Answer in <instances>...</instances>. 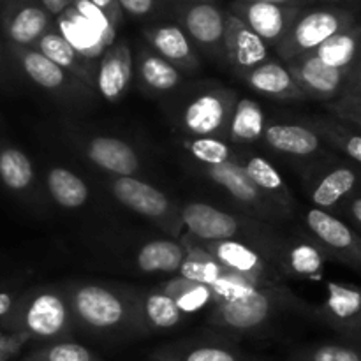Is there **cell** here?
<instances>
[{
  "instance_id": "cell-42",
  "label": "cell",
  "mask_w": 361,
  "mask_h": 361,
  "mask_svg": "<svg viewBox=\"0 0 361 361\" xmlns=\"http://www.w3.org/2000/svg\"><path fill=\"white\" fill-rule=\"evenodd\" d=\"M23 361H102L85 345L71 341L48 342L25 356Z\"/></svg>"
},
{
  "instance_id": "cell-51",
  "label": "cell",
  "mask_w": 361,
  "mask_h": 361,
  "mask_svg": "<svg viewBox=\"0 0 361 361\" xmlns=\"http://www.w3.org/2000/svg\"><path fill=\"white\" fill-rule=\"evenodd\" d=\"M175 4H189V2H217V0H171Z\"/></svg>"
},
{
  "instance_id": "cell-22",
  "label": "cell",
  "mask_w": 361,
  "mask_h": 361,
  "mask_svg": "<svg viewBox=\"0 0 361 361\" xmlns=\"http://www.w3.org/2000/svg\"><path fill=\"white\" fill-rule=\"evenodd\" d=\"M224 59L238 76L270 59V46L229 11H226Z\"/></svg>"
},
{
  "instance_id": "cell-40",
  "label": "cell",
  "mask_w": 361,
  "mask_h": 361,
  "mask_svg": "<svg viewBox=\"0 0 361 361\" xmlns=\"http://www.w3.org/2000/svg\"><path fill=\"white\" fill-rule=\"evenodd\" d=\"M289 361H361L360 341L317 342L296 349Z\"/></svg>"
},
{
  "instance_id": "cell-39",
  "label": "cell",
  "mask_w": 361,
  "mask_h": 361,
  "mask_svg": "<svg viewBox=\"0 0 361 361\" xmlns=\"http://www.w3.org/2000/svg\"><path fill=\"white\" fill-rule=\"evenodd\" d=\"M326 108L331 116L348 122L361 133V59L349 73L344 90Z\"/></svg>"
},
{
  "instance_id": "cell-7",
  "label": "cell",
  "mask_w": 361,
  "mask_h": 361,
  "mask_svg": "<svg viewBox=\"0 0 361 361\" xmlns=\"http://www.w3.org/2000/svg\"><path fill=\"white\" fill-rule=\"evenodd\" d=\"M108 189L113 200L154 222L171 238L178 240L185 233L180 207L152 183L137 176H111L108 178Z\"/></svg>"
},
{
  "instance_id": "cell-13",
  "label": "cell",
  "mask_w": 361,
  "mask_h": 361,
  "mask_svg": "<svg viewBox=\"0 0 361 361\" xmlns=\"http://www.w3.org/2000/svg\"><path fill=\"white\" fill-rule=\"evenodd\" d=\"M310 314L341 338L361 342V286L326 282V296Z\"/></svg>"
},
{
  "instance_id": "cell-56",
  "label": "cell",
  "mask_w": 361,
  "mask_h": 361,
  "mask_svg": "<svg viewBox=\"0 0 361 361\" xmlns=\"http://www.w3.org/2000/svg\"><path fill=\"white\" fill-rule=\"evenodd\" d=\"M0 123H2V120H0Z\"/></svg>"
},
{
  "instance_id": "cell-10",
  "label": "cell",
  "mask_w": 361,
  "mask_h": 361,
  "mask_svg": "<svg viewBox=\"0 0 361 361\" xmlns=\"http://www.w3.org/2000/svg\"><path fill=\"white\" fill-rule=\"evenodd\" d=\"M235 90L228 87H207L190 95L176 111V123L187 137H222L226 136L229 116L235 106Z\"/></svg>"
},
{
  "instance_id": "cell-27",
  "label": "cell",
  "mask_w": 361,
  "mask_h": 361,
  "mask_svg": "<svg viewBox=\"0 0 361 361\" xmlns=\"http://www.w3.org/2000/svg\"><path fill=\"white\" fill-rule=\"evenodd\" d=\"M328 261L330 257L307 233L302 238L282 243L281 254H279V270L284 277L321 281Z\"/></svg>"
},
{
  "instance_id": "cell-20",
  "label": "cell",
  "mask_w": 361,
  "mask_h": 361,
  "mask_svg": "<svg viewBox=\"0 0 361 361\" xmlns=\"http://www.w3.org/2000/svg\"><path fill=\"white\" fill-rule=\"evenodd\" d=\"M263 141L268 148L296 161L312 162L326 154L319 134L303 122H268L264 127Z\"/></svg>"
},
{
  "instance_id": "cell-37",
  "label": "cell",
  "mask_w": 361,
  "mask_h": 361,
  "mask_svg": "<svg viewBox=\"0 0 361 361\" xmlns=\"http://www.w3.org/2000/svg\"><path fill=\"white\" fill-rule=\"evenodd\" d=\"M180 240L185 245V257L176 275L204 286H214L226 271L222 264L200 242L187 236L185 233L180 236Z\"/></svg>"
},
{
  "instance_id": "cell-9",
  "label": "cell",
  "mask_w": 361,
  "mask_h": 361,
  "mask_svg": "<svg viewBox=\"0 0 361 361\" xmlns=\"http://www.w3.org/2000/svg\"><path fill=\"white\" fill-rule=\"evenodd\" d=\"M9 55L21 73L42 92L55 97L63 106H74V108H85L94 101L95 90L87 87L83 81L74 78L67 71L60 69L56 63L46 59L42 53L35 48H21V46H9Z\"/></svg>"
},
{
  "instance_id": "cell-47",
  "label": "cell",
  "mask_w": 361,
  "mask_h": 361,
  "mask_svg": "<svg viewBox=\"0 0 361 361\" xmlns=\"http://www.w3.org/2000/svg\"><path fill=\"white\" fill-rule=\"evenodd\" d=\"M88 2H92L97 9H101L102 13L106 14V18L111 21L113 27L118 28V25L122 23L123 20V11L120 9L116 0H88Z\"/></svg>"
},
{
  "instance_id": "cell-52",
  "label": "cell",
  "mask_w": 361,
  "mask_h": 361,
  "mask_svg": "<svg viewBox=\"0 0 361 361\" xmlns=\"http://www.w3.org/2000/svg\"><path fill=\"white\" fill-rule=\"evenodd\" d=\"M4 62V46H2V41H0V63Z\"/></svg>"
},
{
  "instance_id": "cell-2",
  "label": "cell",
  "mask_w": 361,
  "mask_h": 361,
  "mask_svg": "<svg viewBox=\"0 0 361 361\" xmlns=\"http://www.w3.org/2000/svg\"><path fill=\"white\" fill-rule=\"evenodd\" d=\"M63 288L76 326L97 335L134 331L136 289L104 282H74Z\"/></svg>"
},
{
  "instance_id": "cell-26",
  "label": "cell",
  "mask_w": 361,
  "mask_h": 361,
  "mask_svg": "<svg viewBox=\"0 0 361 361\" xmlns=\"http://www.w3.org/2000/svg\"><path fill=\"white\" fill-rule=\"evenodd\" d=\"M236 162L242 166L245 175L257 187V190L264 197H268L286 215V219L291 217L296 208V201L277 168L268 159L261 157V155L245 154V152H238Z\"/></svg>"
},
{
  "instance_id": "cell-49",
  "label": "cell",
  "mask_w": 361,
  "mask_h": 361,
  "mask_svg": "<svg viewBox=\"0 0 361 361\" xmlns=\"http://www.w3.org/2000/svg\"><path fill=\"white\" fill-rule=\"evenodd\" d=\"M39 2L42 4V7H44V9L48 11L53 18L59 16L62 11H66L67 7L71 6L69 0H39Z\"/></svg>"
},
{
  "instance_id": "cell-16",
  "label": "cell",
  "mask_w": 361,
  "mask_h": 361,
  "mask_svg": "<svg viewBox=\"0 0 361 361\" xmlns=\"http://www.w3.org/2000/svg\"><path fill=\"white\" fill-rule=\"evenodd\" d=\"M303 9L305 7L302 6H281V4L245 2V0H231L228 7L229 13L235 14L257 37L274 48L286 37Z\"/></svg>"
},
{
  "instance_id": "cell-50",
  "label": "cell",
  "mask_w": 361,
  "mask_h": 361,
  "mask_svg": "<svg viewBox=\"0 0 361 361\" xmlns=\"http://www.w3.org/2000/svg\"><path fill=\"white\" fill-rule=\"evenodd\" d=\"M245 2H267V4H281V6H302L305 7L312 0H245Z\"/></svg>"
},
{
  "instance_id": "cell-1",
  "label": "cell",
  "mask_w": 361,
  "mask_h": 361,
  "mask_svg": "<svg viewBox=\"0 0 361 361\" xmlns=\"http://www.w3.org/2000/svg\"><path fill=\"white\" fill-rule=\"evenodd\" d=\"M185 235L197 242H221V240H240L259 252H263L279 270V254L282 243L263 221L247 214H231L208 203H185L180 207ZM281 271V270H279Z\"/></svg>"
},
{
  "instance_id": "cell-21",
  "label": "cell",
  "mask_w": 361,
  "mask_h": 361,
  "mask_svg": "<svg viewBox=\"0 0 361 361\" xmlns=\"http://www.w3.org/2000/svg\"><path fill=\"white\" fill-rule=\"evenodd\" d=\"M133 49L127 41H115L99 59L94 88L104 101L118 102L133 83Z\"/></svg>"
},
{
  "instance_id": "cell-4",
  "label": "cell",
  "mask_w": 361,
  "mask_h": 361,
  "mask_svg": "<svg viewBox=\"0 0 361 361\" xmlns=\"http://www.w3.org/2000/svg\"><path fill=\"white\" fill-rule=\"evenodd\" d=\"M208 324L229 335H252L263 331L282 312H310L309 303L296 296L288 286L263 288L243 298L212 305Z\"/></svg>"
},
{
  "instance_id": "cell-15",
  "label": "cell",
  "mask_w": 361,
  "mask_h": 361,
  "mask_svg": "<svg viewBox=\"0 0 361 361\" xmlns=\"http://www.w3.org/2000/svg\"><path fill=\"white\" fill-rule=\"evenodd\" d=\"M175 18L192 44L215 56H224L226 11L217 2L176 4Z\"/></svg>"
},
{
  "instance_id": "cell-36",
  "label": "cell",
  "mask_w": 361,
  "mask_h": 361,
  "mask_svg": "<svg viewBox=\"0 0 361 361\" xmlns=\"http://www.w3.org/2000/svg\"><path fill=\"white\" fill-rule=\"evenodd\" d=\"M307 123L316 130L324 143L331 145L344 157L361 166V133L348 122L335 116H310Z\"/></svg>"
},
{
  "instance_id": "cell-41",
  "label": "cell",
  "mask_w": 361,
  "mask_h": 361,
  "mask_svg": "<svg viewBox=\"0 0 361 361\" xmlns=\"http://www.w3.org/2000/svg\"><path fill=\"white\" fill-rule=\"evenodd\" d=\"M187 154L197 162V166H221L235 162L238 152L229 147L222 137H185L182 141Z\"/></svg>"
},
{
  "instance_id": "cell-6",
  "label": "cell",
  "mask_w": 361,
  "mask_h": 361,
  "mask_svg": "<svg viewBox=\"0 0 361 361\" xmlns=\"http://www.w3.org/2000/svg\"><path fill=\"white\" fill-rule=\"evenodd\" d=\"M355 23H358V11L353 7L303 9L286 37L275 46V51L282 63H289L298 56L314 51L324 41Z\"/></svg>"
},
{
  "instance_id": "cell-14",
  "label": "cell",
  "mask_w": 361,
  "mask_h": 361,
  "mask_svg": "<svg viewBox=\"0 0 361 361\" xmlns=\"http://www.w3.org/2000/svg\"><path fill=\"white\" fill-rule=\"evenodd\" d=\"M200 243L222 264L224 270L243 275L247 279H252L261 288L286 286L284 275L275 268V264L263 252L254 249L249 243L240 242V240H221V242Z\"/></svg>"
},
{
  "instance_id": "cell-45",
  "label": "cell",
  "mask_w": 361,
  "mask_h": 361,
  "mask_svg": "<svg viewBox=\"0 0 361 361\" xmlns=\"http://www.w3.org/2000/svg\"><path fill=\"white\" fill-rule=\"evenodd\" d=\"M27 338L20 334H6L0 328V361H9L14 355L21 351L25 344H27Z\"/></svg>"
},
{
  "instance_id": "cell-28",
  "label": "cell",
  "mask_w": 361,
  "mask_h": 361,
  "mask_svg": "<svg viewBox=\"0 0 361 361\" xmlns=\"http://www.w3.org/2000/svg\"><path fill=\"white\" fill-rule=\"evenodd\" d=\"M150 361H247L238 348L226 341H183L161 345Z\"/></svg>"
},
{
  "instance_id": "cell-55",
  "label": "cell",
  "mask_w": 361,
  "mask_h": 361,
  "mask_svg": "<svg viewBox=\"0 0 361 361\" xmlns=\"http://www.w3.org/2000/svg\"><path fill=\"white\" fill-rule=\"evenodd\" d=\"M69 2H71V4H73V2H76V0H69Z\"/></svg>"
},
{
  "instance_id": "cell-34",
  "label": "cell",
  "mask_w": 361,
  "mask_h": 361,
  "mask_svg": "<svg viewBox=\"0 0 361 361\" xmlns=\"http://www.w3.org/2000/svg\"><path fill=\"white\" fill-rule=\"evenodd\" d=\"M310 53L335 69H353L361 59V23L338 32Z\"/></svg>"
},
{
  "instance_id": "cell-5",
  "label": "cell",
  "mask_w": 361,
  "mask_h": 361,
  "mask_svg": "<svg viewBox=\"0 0 361 361\" xmlns=\"http://www.w3.org/2000/svg\"><path fill=\"white\" fill-rule=\"evenodd\" d=\"M303 180L314 208L331 214H337L345 201L361 194V166L330 152L309 162Z\"/></svg>"
},
{
  "instance_id": "cell-38",
  "label": "cell",
  "mask_w": 361,
  "mask_h": 361,
  "mask_svg": "<svg viewBox=\"0 0 361 361\" xmlns=\"http://www.w3.org/2000/svg\"><path fill=\"white\" fill-rule=\"evenodd\" d=\"M161 288L164 289L166 295L171 296V300L185 317L214 305V295H212L210 286L178 277V275L162 282Z\"/></svg>"
},
{
  "instance_id": "cell-48",
  "label": "cell",
  "mask_w": 361,
  "mask_h": 361,
  "mask_svg": "<svg viewBox=\"0 0 361 361\" xmlns=\"http://www.w3.org/2000/svg\"><path fill=\"white\" fill-rule=\"evenodd\" d=\"M18 296L20 295H14V293H0V319L9 316L13 312L14 305L18 302Z\"/></svg>"
},
{
  "instance_id": "cell-53",
  "label": "cell",
  "mask_w": 361,
  "mask_h": 361,
  "mask_svg": "<svg viewBox=\"0 0 361 361\" xmlns=\"http://www.w3.org/2000/svg\"><path fill=\"white\" fill-rule=\"evenodd\" d=\"M335 2H361V0H335Z\"/></svg>"
},
{
  "instance_id": "cell-12",
  "label": "cell",
  "mask_w": 361,
  "mask_h": 361,
  "mask_svg": "<svg viewBox=\"0 0 361 361\" xmlns=\"http://www.w3.org/2000/svg\"><path fill=\"white\" fill-rule=\"evenodd\" d=\"M201 175L217 187L224 189L243 214L263 222H279L286 215L257 190L238 162H226L221 166H196Z\"/></svg>"
},
{
  "instance_id": "cell-46",
  "label": "cell",
  "mask_w": 361,
  "mask_h": 361,
  "mask_svg": "<svg viewBox=\"0 0 361 361\" xmlns=\"http://www.w3.org/2000/svg\"><path fill=\"white\" fill-rule=\"evenodd\" d=\"M337 214L342 215V219H344L345 222H349V224L361 235V194L351 197L349 201H345V203L338 208Z\"/></svg>"
},
{
  "instance_id": "cell-43",
  "label": "cell",
  "mask_w": 361,
  "mask_h": 361,
  "mask_svg": "<svg viewBox=\"0 0 361 361\" xmlns=\"http://www.w3.org/2000/svg\"><path fill=\"white\" fill-rule=\"evenodd\" d=\"M212 295H214V305L215 303L222 302H231V300L243 298V296L250 295V293L257 291V289H263L257 282H254L252 279H247L243 275L233 274V271L226 270L222 274V277L215 282L214 286H210Z\"/></svg>"
},
{
  "instance_id": "cell-23",
  "label": "cell",
  "mask_w": 361,
  "mask_h": 361,
  "mask_svg": "<svg viewBox=\"0 0 361 361\" xmlns=\"http://www.w3.org/2000/svg\"><path fill=\"white\" fill-rule=\"evenodd\" d=\"M185 316L171 296L159 288L136 291L134 302V334H161L183 323Z\"/></svg>"
},
{
  "instance_id": "cell-8",
  "label": "cell",
  "mask_w": 361,
  "mask_h": 361,
  "mask_svg": "<svg viewBox=\"0 0 361 361\" xmlns=\"http://www.w3.org/2000/svg\"><path fill=\"white\" fill-rule=\"evenodd\" d=\"M55 27L83 59L94 63L116 41V28L88 0L71 4L55 18Z\"/></svg>"
},
{
  "instance_id": "cell-54",
  "label": "cell",
  "mask_w": 361,
  "mask_h": 361,
  "mask_svg": "<svg viewBox=\"0 0 361 361\" xmlns=\"http://www.w3.org/2000/svg\"><path fill=\"white\" fill-rule=\"evenodd\" d=\"M6 2H9V0H2V4H6Z\"/></svg>"
},
{
  "instance_id": "cell-31",
  "label": "cell",
  "mask_w": 361,
  "mask_h": 361,
  "mask_svg": "<svg viewBox=\"0 0 361 361\" xmlns=\"http://www.w3.org/2000/svg\"><path fill=\"white\" fill-rule=\"evenodd\" d=\"M268 118L257 101L250 97H238L233 106L224 140L233 145L247 147L263 140Z\"/></svg>"
},
{
  "instance_id": "cell-44",
  "label": "cell",
  "mask_w": 361,
  "mask_h": 361,
  "mask_svg": "<svg viewBox=\"0 0 361 361\" xmlns=\"http://www.w3.org/2000/svg\"><path fill=\"white\" fill-rule=\"evenodd\" d=\"M120 9L133 18H148L161 7V0H116Z\"/></svg>"
},
{
  "instance_id": "cell-33",
  "label": "cell",
  "mask_w": 361,
  "mask_h": 361,
  "mask_svg": "<svg viewBox=\"0 0 361 361\" xmlns=\"http://www.w3.org/2000/svg\"><path fill=\"white\" fill-rule=\"evenodd\" d=\"M185 257L182 240H152L136 250V267L143 274H178Z\"/></svg>"
},
{
  "instance_id": "cell-19",
  "label": "cell",
  "mask_w": 361,
  "mask_h": 361,
  "mask_svg": "<svg viewBox=\"0 0 361 361\" xmlns=\"http://www.w3.org/2000/svg\"><path fill=\"white\" fill-rule=\"evenodd\" d=\"M286 66L305 97L324 104H330L341 95L351 73V69H335L326 66L312 53L298 56Z\"/></svg>"
},
{
  "instance_id": "cell-32",
  "label": "cell",
  "mask_w": 361,
  "mask_h": 361,
  "mask_svg": "<svg viewBox=\"0 0 361 361\" xmlns=\"http://www.w3.org/2000/svg\"><path fill=\"white\" fill-rule=\"evenodd\" d=\"M137 76L150 94H169L183 83V74L162 59L150 46H143L137 55Z\"/></svg>"
},
{
  "instance_id": "cell-35",
  "label": "cell",
  "mask_w": 361,
  "mask_h": 361,
  "mask_svg": "<svg viewBox=\"0 0 361 361\" xmlns=\"http://www.w3.org/2000/svg\"><path fill=\"white\" fill-rule=\"evenodd\" d=\"M46 190L49 197L66 210H76L87 204L90 190L85 180L63 166H51L46 171Z\"/></svg>"
},
{
  "instance_id": "cell-17",
  "label": "cell",
  "mask_w": 361,
  "mask_h": 361,
  "mask_svg": "<svg viewBox=\"0 0 361 361\" xmlns=\"http://www.w3.org/2000/svg\"><path fill=\"white\" fill-rule=\"evenodd\" d=\"M0 23L7 44L34 48L35 42L55 25V18L39 0H9L2 6Z\"/></svg>"
},
{
  "instance_id": "cell-11",
  "label": "cell",
  "mask_w": 361,
  "mask_h": 361,
  "mask_svg": "<svg viewBox=\"0 0 361 361\" xmlns=\"http://www.w3.org/2000/svg\"><path fill=\"white\" fill-rule=\"evenodd\" d=\"M303 226L330 261L361 271V235L349 222L331 212L309 208L302 214Z\"/></svg>"
},
{
  "instance_id": "cell-30",
  "label": "cell",
  "mask_w": 361,
  "mask_h": 361,
  "mask_svg": "<svg viewBox=\"0 0 361 361\" xmlns=\"http://www.w3.org/2000/svg\"><path fill=\"white\" fill-rule=\"evenodd\" d=\"M39 53L46 56V59L51 60L53 63L60 67V69L67 71L69 74H73L74 78H78L80 81H83L87 87L94 88L95 83V67L94 62H88L87 59L80 55L69 42L66 41L62 34L56 30V27L53 25L34 46ZM95 90V88H94Z\"/></svg>"
},
{
  "instance_id": "cell-18",
  "label": "cell",
  "mask_w": 361,
  "mask_h": 361,
  "mask_svg": "<svg viewBox=\"0 0 361 361\" xmlns=\"http://www.w3.org/2000/svg\"><path fill=\"white\" fill-rule=\"evenodd\" d=\"M76 145L90 164L111 176H136L141 173V157L127 141L104 134L78 137Z\"/></svg>"
},
{
  "instance_id": "cell-29",
  "label": "cell",
  "mask_w": 361,
  "mask_h": 361,
  "mask_svg": "<svg viewBox=\"0 0 361 361\" xmlns=\"http://www.w3.org/2000/svg\"><path fill=\"white\" fill-rule=\"evenodd\" d=\"M0 183L23 200H37V176L28 155L9 143H0Z\"/></svg>"
},
{
  "instance_id": "cell-25",
  "label": "cell",
  "mask_w": 361,
  "mask_h": 361,
  "mask_svg": "<svg viewBox=\"0 0 361 361\" xmlns=\"http://www.w3.org/2000/svg\"><path fill=\"white\" fill-rule=\"evenodd\" d=\"M238 78L247 87L252 88L256 94L264 95L268 99L284 102L307 101L305 94L300 90L288 66L282 63L281 60L271 59V56L259 66L240 74Z\"/></svg>"
},
{
  "instance_id": "cell-3",
  "label": "cell",
  "mask_w": 361,
  "mask_h": 361,
  "mask_svg": "<svg viewBox=\"0 0 361 361\" xmlns=\"http://www.w3.org/2000/svg\"><path fill=\"white\" fill-rule=\"evenodd\" d=\"M9 334L27 341H66L76 328L69 296L63 286H37L18 296L13 312L4 317Z\"/></svg>"
},
{
  "instance_id": "cell-24",
  "label": "cell",
  "mask_w": 361,
  "mask_h": 361,
  "mask_svg": "<svg viewBox=\"0 0 361 361\" xmlns=\"http://www.w3.org/2000/svg\"><path fill=\"white\" fill-rule=\"evenodd\" d=\"M143 37L157 55L168 60L180 73H194L201 67L196 48L178 25H148L143 28Z\"/></svg>"
}]
</instances>
